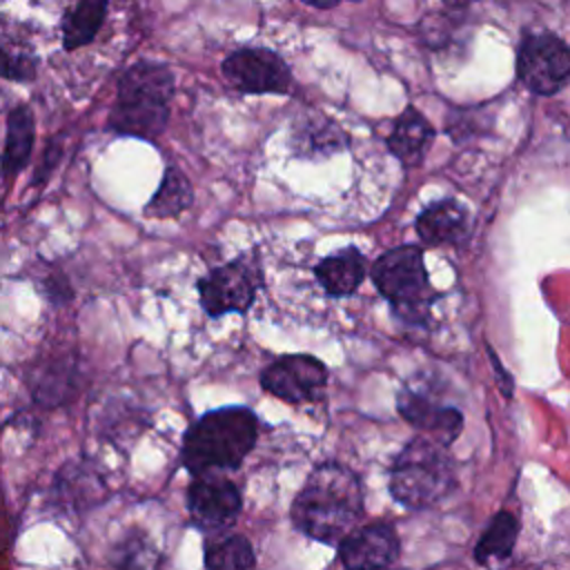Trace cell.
Returning <instances> with one entry per match:
<instances>
[{
	"label": "cell",
	"mask_w": 570,
	"mask_h": 570,
	"mask_svg": "<svg viewBox=\"0 0 570 570\" xmlns=\"http://www.w3.org/2000/svg\"><path fill=\"white\" fill-rule=\"evenodd\" d=\"M256 554L243 534H225L205 546V570H254Z\"/></svg>",
	"instance_id": "cell-24"
},
{
	"label": "cell",
	"mask_w": 570,
	"mask_h": 570,
	"mask_svg": "<svg viewBox=\"0 0 570 570\" xmlns=\"http://www.w3.org/2000/svg\"><path fill=\"white\" fill-rule=\"evenodd\" d=\"M2 100H4V98H2V94H0V107H2Z\"/></svg>",
	"instance_id": "cell-29"
},
{
	"label": "cell",
	"mask_w": 570,
	"mask_h": 570,
	"mask_svg": "<svg viewBox=\"0 0 570 570\" xmlns=\"http://www.w3.org/2000/svg\"><path fill=\"white\" fill-rule=\"evenodd\" d=\"M370 274L374 287L405 323L419 325L425 321L439 292L428 278L419 245H401L381 254Z\"/></svg>",
	"instance_id": "cell-5"
},
{
	"label": "cell",
	"mask_w": 570,
	"mask_h": 570,
	"mask_svg": "<svg viewBox=\"0 0 570 570\" xmlns=\"http://www.w3.org/2000/svg\"><path fill=\"white\" fill-rule=\"evenodd\" d=\"M327 385V367L309 354H285L261 372V387L287 403L316 401Z\"/></svg>",
	"instance_id": "cell-10"
},
{
	"label": "cell",
	"mask_w": 570,
	"mask_h": 570,
	"mask_svg": "<svg viewBox=\"0 0 570 570\" xmlns=\"http://www.w3.org/2000/svg\"><path fill=\"white\" fill-rule=\"evenodd\" d=\"M258 441V419L249 407L225 405L198 416L180 443V463L191 476L240 468Z\"/></svg>",
	"instance_id": "cell-2"
},
{
	"label": "cell",
	"mask_w": 570,
	"mask_h": 570,
	"mask_svg": "<svg viewBox=\"0 0 570 570\" xmlns=\"http://www.w3.org/2000/svg\"><path fill=\"white\" fill-rule=\"evenodd\" d=\"M352 2H358V0H352Z\"/></svg>",
	"instance_id": "cell-30"
},
{
	"label": "cell",
	"mask_w": 570,
	"mask_h": 570,
	"mask_svg": "<svg viewBox=\"0 0 570 570\" xmlns=\"http://www.w3.org/2000/svg\"><path fill=\"white\" fill-rule=\"evenodd\" d=\"M363 512V490L356 474L338 463L318 465L292 503L298 532L323 543L341 541Z\"/></svg>",
	"instance_id": "cell-1"
},
{
	"label": "cell",
	"mask_w": 570,
	"mask_h": 570,
	"mask_svg": "<svg viewBox=\"0 0 570 570\" xmlns=\"http://www.w3.org/2000/svg\"><path fill=\"white\" fill-rule=\"evenodd\" d=\"M174 73L167 65L140 60L118 80V98L109 111V129L154 140L169 120V100L174 96Z\"/></svg>",
	"instance_id": "cell-3"
},
{
	"label": "cell",
	"mask_w": 570,
	"mask_h": 570,
	"mask_svg": "<svg viewBox=\"0 0 570 570\" xmlns=\"http://www.w3.org/2000/svg\"><path fill=\"white\" fill-rule=\"evenodd\" d=\"M261 269L256 258L238 256L220 267L209 269L198 283V301L209 318H218L229 312L245 314L261 287Z\"/></svg>",
	"instance_id": "cell-6"
},
{
	"label": "cell",
	"mask_w": 570,
	"mask_h": 570,
	"mask_svg": "<svg viewBox=\"0 0 570 570\" xmlns=\"http://www.w3.org/2000/svg\"><path fill=\"white\" fill-rule=\"evenodd\" d=\"M223 78L240 94H287L292 73L272 49H236L220 65Z\"/></svg>",
	"instance_id": "cell-9"
},
{
	"label": "cell",
	"mask_w": 570,
	"mask_h": 570,
	"mask_svg": "<svg viewBox=\"0 0 570 570\" xmlns=\"http://www.w3.org/2000/svg\"><path fill=\"white\" fill-rule=\"evenodd\" d=\"M102 470L91 461H67L51 483L53 501L65 512H85L107 497Z\"/></svg>",
	"instance_id": "cell-13"
},
{
	"label": "cell",
	"mask_w": 570,
	"mask_h": 570,
	"mask_svg": "<svg viewBox=\"0 0 570 570\" xmlns=\"http://www.w3.org/2000/svg\"><path fill=\"white\" fill-rule=\"evenodd\" d=\"M107 563L114 570H158L160 550L140 528H129L116 539L107 552Z\"/></svg>",
	"instance_id": "cell-19"
},
{
	"label": "cell",
	"mask_w": 570,
	"mask_h": 570,
	"mask_svg": "<svg viewBox=\"0 0 570 570\" xmlns=\"http://www.w3.org/2000/svg\"><path fill=\"white\" fill-rule=\"evenodd\" d=\"M42 296L51 303V305H65L73 298V289L71 285L67 283L65 274L62 272H51L45 276V283L38 285Z\"/></svg>",
	"instance_id": "cell-26"
},
{
	"label": "cell",
	"mask_w": 570,
	"mask_h": 570,
	"mask_svg": "<svg viewBox=\"0 0 570 570\" xmlns=\"http://www.w3.org/2000/svg\"><path fill=\"white\" fill-rule=\"evenodd\" d=\"M33 136H36V125H33L31 109L27 105L13 107L7 118V142L2 149L4 178L16 176L29 163V156L33 149Z\"/></svg>",
	"instance_id": "cell-20"
},
{
	"label": "cell",
	"mask_w": 570,
	"mask_h": 570,
	"mask_svg": "<svg viewBox=\"0 0 570 570\" xmlns=\"http://www.w3.org/2000/svg\"><path fill=\"white\" fill-rule=\"evenodd\" d=\"M240 508L243 499L236 483L220 472L198 474L187 488L189 519L207 534H218L232 528L240 514Z\"/></svg>",
	"instance_id": "cell-8"
},
{
	"label": "cell",
	"mask_w": 570,
	"mask_h": 570,
	"mask_svg": "<svg viewBox=\"0 0 570 570\" xmlns=\"http://www.w3.org/2000/svg\"><path fill=\"white\" fill-rule=\"evenodd\" d=\"M396 410L410 425H414L419 432L441 443L443 448L454 443L463 430V414L456 407L441 405L428 394L412 387H403L399 392Z\"/></svg>",
	"instance_id": "cell-12"
},
{
	"label": "cell",
	"mask_w": 570,
	"mask_h": 570,
	"mask_svg": "<svg viewBox=\"0 0 570 570\" xmlns=\"http://www.w3.org/2000/svg\"><path fill=\"white\" fill-rule=\"evenodd\" d=\"M347 147V134L330 118L309 114L292 129V151L301 158H321Z\"/></svg>",
	"instance_id": "cell-16"
},
{
	"label": "cell",
	"mask_w": 570,
	"mask_h": 570,
	"mask_svg": "<svg viewBox=\"0 0 570 570\" xmlns=\"http://www.w3.org/2000/svg\"><path fill=\"white\" fill-rule=\"evenodd\" d=\"M416 234L425 245H454L468 236V214L454 198L432 203L419 214Z\"/></svg>",
	"instance_id": "cell-15"
},
{
	"label": "cell",
	"mask_w": 570,
	"mask_h": 570,
	"mask_svg": "<svg viewBox=\"0 0 570 570\" xmlns=\"http://www.w3.org/2000/svg\"><path fill=\"white\" fill-rule=\"evenodd\" d=\"M517 78L539 96H552L570 82V47L550 31L525 33L517 49Z\"/></svg>",
	"instance_id": "cell-7"
},
{
	"label": "cell",
	"mask_w": 570,
	"mask_h": 570,
	"mask_svg": "<svg viewBox=\"0 0 570 570\" xmlns=\"http://www.w3.org/2000/svg\"><path fill=\"white\" fill-rule=\"evenodd\" d=\"M36 69H38V60L27 47L0 38V76L2 78L24 82L36 76Z\"/></svg>",
	"instance_id": "cell-25"
},
{
	"label": "cell",
	"mask_w": 570,
	"mask_h": 570,
	"mask_svg": "<svg viewBox=\"0 0 570 570\" xmlns=\"http://www.w3.org/2000/svg\"><path fill=\"white\" fill-rule=\"evenodd\" d=\"M194 203L189 178L178 167H167L154 196L147 200L142 214L147 218H176Z\"/></svg>",
	"instance_id": "cell-21"
},
{
	"label": "cell",
	"mask_w": 570,
	"mask_h": 570,
	"mask_svg": "<svg viewBox=\"0 0 570 570\" xmlns=\"http://www.w3.org/2000/svg\"><path fill=\"white\" fill-rule=\"evenodd\" d=\"M367 272V261L356 247H343L336 254L325 256L316 267L314 274L323 289L330 296H350L358 289Z\"/></svg>",
	"instance_id": "cell-17"
},
{
	"label": "cell",
	"mask_w": 570,
	"mask_h": 570,
	"mask_svg": "<svg viewBox=\"0 0 570 570\" xmlns=\"http://www.w3.org/2000/svg\"><path fill=\"white\" fill-rule=\"evenodd\" d=\"M517 537H519V521H517V517L512 512H508V510L497 512L490 519L485 532L481 534V539H479V543L474 548V559L481 566H488L490 561H508V557L514 550Z\"/></svg>",
	"instance_id": "cell-23"
},
{
	"label": "cell",
	"mask_w": 570,
	"mask_h": 570,
	"mask_svg": "<svg viewBox=\"0 0 570 570\" xmlns=\"http://www.w3.org/2000/svg\"><path fill=\"white\" fill-rule=\"evenodd\" d=\"M454 463L430 436L412 439L390 472V492L407 508H430L454 488Z\"/></svg>",
	"instance_id": "cell-4"
},
{
	"label": "cell",
	"mask_w": 570,
	"mask_h": 570,
	"mask_svg": "<svg viewBox=\"0 0 570 570\" xmlns=\"http://www.w3.org/2000/svg\"><path fill=\"white\" fill-rule=\"evenodd\" d=\"M31 385V394L40 405L53 407L73 399L80 390V374L73 356L53 358L38 367Z\"/></svg>",
	"instance_id": "cell-18"
},
{
	"label": "cell",
	"mask_w": 570,
	"mask_h": 570,
	"mask_svg": "<svg viewBox=\"0 0 570 570\" xmlns=\"http://www.w3.org/2000/svg\"><path fill=\"white\" fill-rule=\"evenodd\" d=\"M436 129L414 107H405L387 134V149L407 167L419 165L430 149Z\"/></svg>",
	"instance_id": "cell-14"
},
{
	"label": "cell",
	"mask_w": 570,
	"mask_h": 570,
	"mask_svg": "<svg viewBox=\"0 0 570 570\" xmlns=\"http://www.w3.org/2000/svg\"><path fill=\"white\" fill-rule=\"evenodd\" d=\"M472 2H476V0H443V4L450 7V9H463V7L472 4Z\"/></svg>",
	"instance_id": "cell-28"
},
{
	"label": "cell",
	"mask_w": 570,
	"mask_h": 570,
	"mask_svg": "<svg viewBox=\"0 0 570 570\" xmlns=\"http://www.w3.org/2000/svg\"><path fill=\"white\" fill-rule=\"evenodd\" d=\"M303 2L316 9H330V7H336L341 0H303Z\"/></svg>",
	"instance_id": "cell-27"
},
{
	"label": "cell",
	"mask_w": 570,
	"mask_h": 570,
	"mask_svg": "<svg viewBox=\"0 0 570 570\" xmlns=\"http://www.w3.org/2000/svg\"><path fill=\"white\" fill-rule=\"evenodd\" d=\"M109 0H76L62 18V47L67 51L91 42L105 22Z\"/></svg>",
	"instance_id": "cell-22"
},
{
	"label": "cell",
	"mask_w": 570,
	"mask_h": 570,
	"mask_svg": "<svg viewBox=\"0 0 570 570\" xmlns=\"http://www.w3.org/2000/svg\"><path fill=\"white\" fill-rule=\"evenodd\" d=\"M399 537L387 523L350 530L338 541V559L345 570H383L399 557Z\"/></svg>",
	"instance_id": "cell-11"
}]
</instances>
